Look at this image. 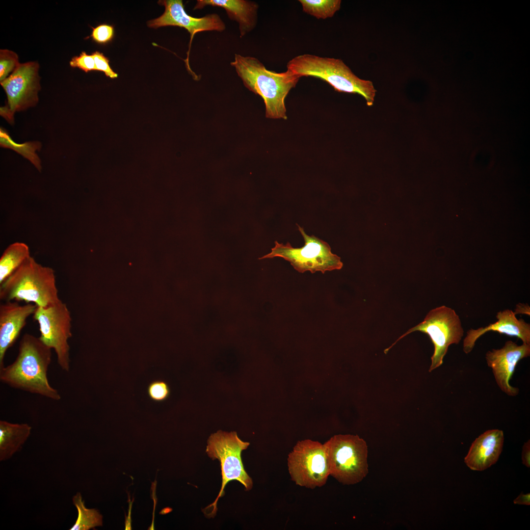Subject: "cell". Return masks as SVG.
<instances>
[{
	"label": "cell",
	"mask_w": 530,
	"mask_h": 530,
	"mask_svg": "<svg viewBox=\"0 0 530 530\" xmlns=\"http://www.w3.org/2000/svg\"><path fill=\"white\" fill-rule=\"evenodd\" d=\"M0 143L3 148L11 149L29 160L37 168L41 171L42 166L41 160L36 151H39L41 144L39 141H29L24 143H17L13 141L8 133L3 128L0 129Z\"/></svg>",
	"instance_id": "cell-21"
},
{
	"label": "cell",
	"mask_w": 530,
	"mask_h": 530,
	"mask_svg": "<svg viewBox=\"0 0 530 530\" xmlns=\"http://www.w3.org/2000/svg\"><path fill=\"white\" fill-rule=\"evenodd\" d=\"M37 61L20 63L4 80L0 82L7 96L5 106L14 115L19 112L34 106L38 102L41 89L40 77Z\"/></svg>",
	"instance_id": "cell-11"
},
{
	"label": "cell",
	"mask_w": 530,
	"mask_h": 530,
	"mask_svg": "<svg viewBox=\"0 0 530 530\" xmlns=\"http://www.w3.org/2000/svg\"><path fill=\"white\" fill-rule=\"evenodd\" d=\"M147 394L153 401L160 402L166 400L170 396V390L167 383L163 380L152 381L147 387Z\"/></svg>",
	"instance_id": "cell-24"
},
{
	"label": "cell",
	"mask_w": 530,
	"mask_h": 530,
	"mask_svg": "<svg viewBox=\"0 0 530 530\" xmlns=\"http://www.w3.org/2000/svg\"><path fill=\"white\" fill-rule=\"evenodd\" d=\"M515 310L514 313L515 315L520 313L530 315V307L527 304L518 303L516 305Z\"/></svg>",
	"instance_id": "cell-30"
},
{
	"label": "cell",
	"mask_w": 530,
	"mask_h": 530,
	"mask_svg": "<svg viewBox=\"0 0 530 530\" xmlns=\"http://www.w3.org/2000/svg\"><path fill=\"white\" fill-rule=\"evenodd\" d=\"M72 501L78 511V517L69 530H89L102 526V515L97 509L85 507L80 493H77L73 497Z\"/></svg>",
	"instance_id": "cell-20"
},
{
	"label": "cell",
	"mask_w": 530,
	"mask_h": 530,
	"mask_svg": "<svg viewBox=\"0 0 530 530\" xmlns=\"http://www.w3.org/2000/svg\"><path fill=\"white\" fill-rule=\"evenodd\" d=\"M514 504H518L530 505V494H524L521 493L513 501Z\"/></svg>",
	"instance_id": "cell-29"
},
{
	"label": "cell",
	"mask_w": 530,
	"mask_h": 530,
	"mask_svg": "<svg viewBox=\"0 0 530 530\" xmlns=\"http://www.w3.org/2000/svg\"><path fill=\"white\" fill-rule=\"evenodd\" d=\"M92 28V31L90 37L99 44H106L111 41L113 38L114 27L112 26L102 24Z\"/></svg>",
	"instance_id": "cell-25"
},
{
	"label": "cell",
	"mask_w": 530,
	"mask_h": 530,
	"mask_svg": "<svg viewBox=\"0 0 530 530\" xmlns=\"http://www.w3.org/2000/svg\"><path fill=\"white\" fill-rule=\"evenodd\" d=\"M159 3L165 7V11L159 17L147 22L149 27L157 28L165 26H177L186 28L190 35L188 56L190 45L194 35L205 31H222L225 25L215 13L201 18L193 17L185 11L182 0H160Z\"/></svg>",
	"instance_id": "cell-12"
},
{
	"label": "cell",
	"mask_w": 530,
	"mask_h": 530,
	"mask_svg": "<svg viewBox=\"0 0 530 530\" xmlns=\"http://www.w3.org/2000/svg\"><path fill=\"white\" fill-rule=\"evenodd\" d=\"M32 315L39 325V338L54 350L59 367L68 372L70 369L69 340L72 333V318L66 304L61 300L47 307L37 306Z\"/></svg>",
	"instance_id": "cell-9"
},
{
	"label": "cell",
	"mask_w": 530,
	"mask_h": 530,
	"mask_svg": "<svg viewBox=\"0 0 530 530\" xmlns=\"http://www.w3.org/2000/svg\"><path fill=\"white\" fill-rule=\"evenodd\" d=\"M0 299L5 302L23 301L42 307L56 304L61 299L54 271L30 256L0 284Z\"/></svg>",
	"instance_id": "cell-3"
},
{
	"label": "cell",
	"mask_w": 530,
	"mask_h": 530,
	"mask_svg": "<svg viewBox=\"0 0 530 530\" xmlns=\"http://www.w3.org/2000/svg\"><path fill=\"white\" fill-rule=\"evenodd\" d=\"M69 64L73 68H78L85 73L96 70L94 58L92 54H87L85 52H82L79 56L72 58Z\"/></svg>",
	"instance_id": "cell-26"
},
{
	"label": "cell",
	"mask_w": 530,
	"mask_h": 530,
	"mask_svg": "<svg viewBox=\"0 0 530 530\" xmlns=\"http://www.w3.org/2000/svg\"><path fill=\"white\" fill-rule=\"evenodd\" d=\"M206 452L214 459H217L220 463L222 485L215 500L204 510L207 517H213L216 512V504L219 498L224 494V488L230 481L236 480L240 482L245 490H251L253 481L244 470L241 458V451L246 450L249 442L240 440L235 431L227 432L218 430L211 434L208 440Z\"/></svg>",
	"instance_id": "cell-6"
},
{
	"label": "cell",
	"mask_w": 530,
	"mask_h": 530,
	"mask_svg": "<svg viewBox=\"0 0 530 530\" xmlns=\"http://www.w3.org/2000/svg\"><path fill=\"white\" fill-rule=\"evenodd\" d=\"M31 427L27 424L0 421V461L10 458L29 438Z\"/></svg>",
	"instance_id": "cell-18"
},
{
	"label": "cell",
	"mask_w": 530,
	"mask_h": 530,
	"mask_svg": "<svg viewBox=\"0 0 530 530\" xmlns=\"http://www.w3.org/2000/svg\"><path fill=\"white\" fill-rule=\"evenodd\" d=\"M94 58L96 70L103 72L106 76L111 79L117 78L118 74L114 72L110 67L108 58L98 51H95L91 54Z\"/></svg>",
	"instance_id": "cell-27"
},
{
	"label": "cell",
	"mask_w": 530,
	"mask_h": 530,
	"mask_svg": "<svg viewBox=\"0 0 530 530\" xmlns=\"http://www.w3.org/2000/svg\"><path fill=\"white\" fill-rule=\"evenodd\" d=\"M20 63L18 55L8 49L0 50V82L6 79Z\"/></svg>",
	"instance_id": "cell-23"
},
{
	"label": "cell",
	"mask_w": 530,
	"mask_h": 530,
	"mask_svg": "<svg viewBox=\"0 0 530 530\" xmlns=\"http://www.w3.org/2000/svg\"><path fill=\"white\" fill-rule=\"evenodd\" d=\"M30 256L28 246L25 243L15 242L8 246L0 258V284Z\"/></svg>",
	"instance_id": "cell-19"
},
{
	"label": "cell",
	"mask_w": 530,
	"mask_h": 530,
	"mask_svg": "<svg viewBox=\"0 0 530 530\" xmlns=\"http://www.w3.org/2000/svg\"><path fill=\"white\" fill-rule=\"evenodd\" d=\"M330 475L344 485L361 481L368 473V447L358 435L338 434L323 444Z\"/></svg>",
	"instance_id": "cell-5"
},
{
	"label": "cell",
	"mask_w": 530,
	"mask_h": 530,
	"mask_svg": "<svg viewBox=\"0 0 530 530\" xmlns=\"http://www.w3.org/2000/svg\"><path fill=\"white\" fill-rule=\"evenodd\" d=\"M51 360L52 349L39 337L26 333L20 340L14 361L0 369V380L13 388L59 400L60 395L50 385L47 377Z\"/></svg>",
	"instance_id": "cell-1"
},
{
	"label": "cell",
	"mask_w": 530,
	"mask_h": 530,
	"mask_svg": "<svg viewBox=\"0 0 530 530\" xmlns=\"http://www.w3.org/2000/svg\"><path fill=\"white\" fill-rule=\"evenodd\" d=\"M206 6L224 8L228 17L238 23L240 37L256 26L259 5L256 2L246 0H198L194 9H202Z\"/></svg>",
	"instance_id": "cell-17"
},
{
	"label": "cell",
	"mask_w": 530,
	"mask_h": 530,
	"mask_svg": "<svg viewBox=\"0 0 530 530\" xmlns=\"http://www.w3.org/2000/svg\"><path fill=\"white\" fill-rule=\"evenodd\" d=\"M287 464L292 480L302 487H321L330 475L324 446L318 441H298L288 454Z\"/></svg>",
	"instance_id": "cell-10"
},
{
	"label": "cell",
	"mask_w": 530,
	"mask_h": 530,
	"mask_svg": "<svg viewBox=\"0 0 530 530\" xmlns=\"http://www.w3.org/2000/svg\"><path fill=\"white\" fill-rule=\"evenodd\" d=\"M287 68L300 78L321 79L339 92L359 94L365 99L368 106L373 104L376 90L372 82L359 78L340 59L303 54L291 59Z\"/></svg>",
	"instance_id": "cell-4"
},
{
	"label": "cell",
	"mask_w": 530,
	"mask_h": 530,
	"mask_svg": "<svg viewBox=\"0 0 530 530\" xmlns=\"http://www.w3.org/2000/svg\"><path fill=\"white\" fill-rule=\"evenodd\" d=\"M304 240V245L294 248L289 242L284 244L275 241L271 252L259 259L278 257L289 262L293 267L300 273L309 271L312 273L340 269L343 264L341 258L332 253L328 243L314 235L306 234L302 227L296 224Z\"/></svg>",
	"instance_id": "cell-7"
},
{
	"label": "cell",
	"mask_w": 530,
	"mask_h": 530,
	"mask_svg": "<svg viewBox=\"0 0 530 530\" xmlns=\"http://www.w3.org/2000/svg\"><path fill=\"white\" fill-rule=\"evenodd\" d=\"M504 442L502 430L484 432L472 443L464 458L466 465L474 471H483L495 464L502 452Z\"/></svg>",
	"instance_id": "cell-16"
},
{
	"label": "cell",
	"mask_w": 530,
	"mask_h": 530,
	"mask_svg": "<svg viewBox=\"0 0 530 530\" xmlns=\"http://www.w3.org/2000/svg\"><path fill=\"white\" fill-rule=\"evenodd\" d=\"M530 355V344L518 345L512 341H506L501 348L492 349L486 352L485 359L488 366L492 369L496 383L508 396L514 397L518 394L519 389L510 384V379L519 361Z\"/></svg>",
	"instance_id": "cell-13"
},
{
	"label": "cell",
	"mask_w": 530,
	"mask_h": 530,
	"mask_svg": "<svg viewBox=\"0 0 530 530\" xmlns=\"http://www.w3.org/2000/svg\"><path fill=\"white\" fill-rule=\"evenodd\" d=\"M37 306L32 303L21 305L18 302L6 301L0 305V369L4 365L7 350L18 338Z\"/></svg>",
	"instance_id": "cell-14"
},
{
	"label": "cell",
	"mask_w": 530,
	"mask_h": 530,
	"mask_svg": "<svg viewBox=\"0 0 530 530\" xmlns=\"http://www.w3.org/2000/svg\"><path fill=\"white\" fill-rule=\"evenodd\" d=\"M415 331H420L428 335L433 344L434 352L431 357L429 372L443 364L449 346L452 344H458L464 335V330L458 315L453 309L443 305L430 310L422 322L400 336L384 350V353L386 354L401 339Z\"/></svg>",
	"instance_id": "cell-8"
},
{
	"label": "cell",
	"mask_w": 530,
	"mask_h": 530,
	"mask_svg": "<svg viewBox=\"0 0 530 530\" xmlns=\"http://www.w3.org/2000/svg\"><path fill=\"white\" fill-rule=\"evenodd\" d=\"M522 460L523 464L530 467V441L529 440L524 443L522 452Z\"/></svg>",
	"instance_id": "cell-28"
},
{
	"label": "cell",
	"mask_w": 530,
	"mask_h": 530,
	"mask_svg": "<svg viewBox=\"0 0 530 530\" xmlns=\"http://www.w3.org/2000/svg\"><path fill=\"white\" fill-rule=\"evenodd\" d=\"M514 312L506 309L497 313L498 320L484 327L471 329L463 340V350L468 354L473 349L477 340L488 331L497 332L520 339L523 343L530 344V324L523 319H517Z\"/></svg>",
	"instance_id": "cell-15"
},
{
	"label": "cell",
	"mask_w": 530,
	"mask_h": 530,
	"mask_svg": "<svg viewBox=\"0 0 530 530\" xmlns=\"http://www.w3.org/2000/svg\"><path fill=\"white\" fill-rule=\"evenodd\" d=\"M231 65L235 68L245 86L262 97L266 117L287 119L285 100L300 77L288 69L281 73L268 70L257 58L237 53Z\"/></svg>",
	"instance_id": "cell-2"
},
{
	"label": "cell",
	"mask_w": 530,
	"mask_h": 530,
	"mask_svg": "<svg viewBox=\"0 0 530 530\" xmlns=\"http://www.w3.org/2000/svg\"><path fill=\"white\" fill-rule=\"evenodd\" d=\"M303 11L318 19L333 17L341 8V0H299Z\"/></svg>",
	"instance_id": "cell-22"
}]
</instances>
